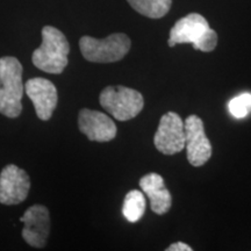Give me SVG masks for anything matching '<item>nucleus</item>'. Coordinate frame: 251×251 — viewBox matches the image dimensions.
Returning a JSON list of instances; mask_svg holds the SVG:
<instances>
[{
    "label": "nucleus",
    "mask_w": 251,
    "mask_h": 251,
    "mask_svg": "<svg viewBox=\"0 0 251 251\" xmlns=\"http://www.w3.org/2000/svg\"><path fill=\"white\" fill-rule=\"evenodd\" d=\"M183 43H191L194 49L211 52L218 45V34L201 14L191 13L175 24L168 40L171 48Z\"/></svg>",
    "instance_id": "f257e3e1"
},
{
    "label": "nucleus",
    "mask_w": 251,
    "mask_h": 251,
    "mask_svg": "<svg viewBox=\"0 0 251 251\" xmlns=\"http://www.w3.org/2000/svg\"><path fill=\"white\" fill-rule=\"evenodd\" d=\"M23 70L18 58H0V113L7 118H18L23 111Z\"/></svg>",
    "instance_id": "f03ea898"
},
{
    "label": "nucleus",
    "mask_w": 251,
    "mask_h": 251,
    "mask_svg": "<svg viewBox=\"0 0 251 251\" xmlns=\"http://www.w3.org/2000/svg\"><path fill=\"white\" fill-rule=\"evenodd\" d=\"M70 45L61 30L52 26L42 29V45L35 49L31 61L40 70L48 74L59 75L68 65Z\"/></svg>",
    "instance_id": "7ed1b4c3"
},
{
    "label": "nucleus",
    "mask_w": 251,
    "mask_h": 251,
    "mask_svg": "<svg viewBox=\"0 0 251 251\" xmlns=\"http://www.w3.org/2000/svg\"><path fill=\"white\" fill-rule=\"evenodd\" d=\"M130 39L126 34L115 33L105 39H94L83 36L79 40L81 55L87 61L93 63L118 62L129 52Z\"/></svg>",
    "instance_id": "20e7f679"
},
{
    "label": "nucleus",
    "mask_w": 251,
    "mask_h": 251,
    "mask_svg": "<svg viewBox=\"0 0 251 251\" xmlns=\"http://www.w3.org/2000/svg\"><path fill=\"white\" fill-rule=\"evenodd\" d=\"M101 107L119 121H128L140 114L144 99L139 91L126 86H107L100 93Z\"/></svg>",
    "instance_id": "39448f33"
},
{
    "label": "nucleus",
    "mask_w": 251,
    "mask_h": 251,
    "mask_svg": "<svg viewBox=\"0 0 251 251\" xmlns=\"http://www.w3.org/2000/svg\"><path fill=\"white\" fill-rule=\"evenodd\" d=\"M153 144L164 155H175L185 148V125L177 113L168 112L161 118Z\"/></svg>",
    "instance_id": "423d86ee"
},
{
    "label": "nucleus",
    "mask_w": 251,
    "mask_h": 251,
    "mask_svg": "<svg viewBox=\"0 0 251 251\" xmlns=\"http://www.w3.org/2000/svg\"><path fill=\"white\" fill-rule=\"evenodd\" d=\"M184 125L188 163L193 166H202L212 156V144L206 136L203 122L197 115H190Z\"/></svg>",
    "instance_id": "0eeeda50"
},
{
    "label": "nucleus",
    "mask_w": 251,
    "mask_h": 251,
    "mask_svg": "<svg viewBox=\"0 0 251 251\" xmlns=\"http://www.w3.org/2000/svg\"><path fill=\"white\" fill-rule=\"evenodd\" d=\"M30 188L29 176L14 164L6 165L0 174V202L18 205L26 200Z\"/></svg>",
    "instance_id": "6e6552de"
},
{
    "label": "nucleus",
    "mask_w": 251,
    "mask_h": 251,
    "mask_svg": "<svg viewBox=\"0 0 251 251\" xmlns=\"http://www.w3.org/2000/svg\"><path fill=\"white\" fill-rule=\"evenodd\" d=\"M25 92L33 102L39 119L48 121L57 106V89L54 84L46 78H31L25 85Z\"/></svg>",
    "instance_id": "1a4fd4ad"
},
{
    "label": "nucleus",
    "mask_w": 251,
    "mask_h": 251,
    "mask_svg": "<svg viewBox=\"0 0 251 251\" xmlns=\"http://www.w3.org/2000/svg\"><path fill=\"white\" fill-rule=\"evenodd\" d=\"M24 222L23 237L30 247L43 248L50 233V215L48 208L42 205H34L20 218Z\"/></svg>",
    "instance_id": "9d476101"
},
{
    "label": "nucleus",
    "mask_w": 251,
    "mask_h": 251,
    "mask_svg": "<svg viewBox=\"0 0 251 251\" xmlns=\"http://www.w3.org/2000/svg\"><path fill=\"white\" fill-rule=\"evenodd\" d=\"M79 130L93 142H109L117 136L114 121L101 112L84 108L78 117Z\"/></svg>",
    "instance_id": "9b49d317"
},
{
    "label": "nucleus",
    "mask_w": 251,
    "mask_h": 251,
    "mask_svg": "<svg viewBox=\"0 0 251 251\" xmlns=\"http://www.w3.org/2000/svg\"><path fill=\"white\" fill-rule=\"evenodd\" d=\"M140 187L150 200V208L153 213L163 215L170 211L172 198L164 185V179L158 174H148L140 179Z\"/></svg>",
    "instance_id": "f8f14e48"
},
{
    "label": "nucleus",
    "mask_w": 251,
    "mask_h": 251,
    "mask_svg": "<svg viewBox=\"0 0 251 251\" xmlns=\"http://www.w3.org/2000/svg\"><path fill=\"white\" fill-rule=\"evenodd\" d=\"M137 13L150 19H159L170 11L172 0H127Z\"/></svg>",
    "instance_id": "ddd939ff"
},
{
    "label": "nucleus",
    "mask_w": 251,
    "mask_h": 251,
    "mask_svg": "<svg viewBox=\"0 0 251 251\" xmlns=\"http://www.w3.org/2000/svg\"><path fill=\"white\" fill-rule=\"evenodd\" d=\"M146 212V198L141 191L131 190L122 205V214L129 222H137Z\"/></svg>",
    "instance_id": "4468645a"
},
{
    "label": "nucleus",
    "mask_w": 251,
    "mask_h": 251,
    "mask_svg": "<svg viewBox=\"0 0 251 251\" xmlns=\"http://www.w3.org/2000/svg\"><path fill=\"white\" fill-rule=\"evenodd\" d=\"M230 114L236 119H243L251 112V93H242L229 101Z\"/></svg>",
    "instance_id": "2eb2a0df"
},
{
    "label": "nucleus",
    "mask_w": 251,
    "mask_h": 251,
    "mask_svg": "<svg viewBox=\"0 0 251 251\" xmlns=\"http://www.w3.org/2000/svg\"><path fill=\"white\" fill-rule=\"evenodd\" d=\"M166 251H192V248L186 243L177 242V243H172L170 247L166 248Z\"/></svg>",
    "instance_id": "dca6fc26"
}]
</instances>
